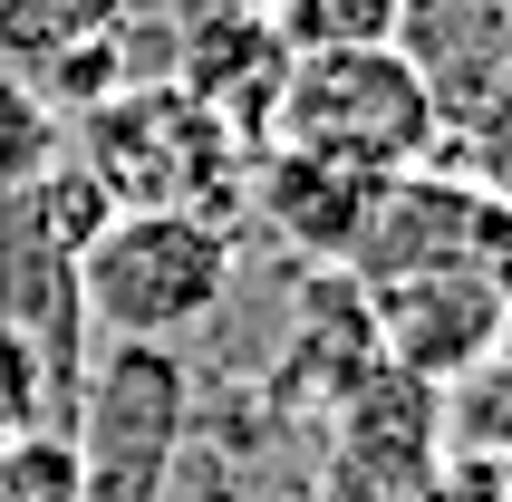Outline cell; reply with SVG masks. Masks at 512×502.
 <instances>
[{"instance_id":"1","label":"cell","mask_w":512,"mask_h":502,"mask_svg":"<svg viewBox=\"0 0 512 502\" xmlns=\"http://www.w3.org/2000/svg\"><path fill=\"white\" fill-rule=\"evenodd\" d=\"M78 174L116 213H203L232 223V194H252V145L174 78H136L107 107L78 116Z\"/></svg>"},{"instance_id":"2","label":"cell","mask_w":512,"mask_h":502,"mask_svg":"<svg viewBox=\"0 0 512 502\" xmlns=\"http://www.w3.org/2000/svg\"><path fill=\"white\" fill-rule=\"evenodd\" d=\"M445 136V107H435L426 68L406 49H319L290 58V87L271 107V145L310 155V165L368 174V184H397L416 174Z\"/></svg>"},{"instance_id":"3","label":"cell","mask_w":512,"mask_h":502,"mask_svg":"<svg viewBox=\"0 0 512 502\" xmlns=\"http://www.w3.org/2000/svg\"><path fill=\"white\" fill-rule=\"evenodd\" d=\"M232 300V232L203 213H107L78 251V319L126 348H174Z\"/></svg>"},{"instance_id":"4","label":"cell","mask_w":512,"mask_h":502,"mask_svg":"<svg viewBox=\"0 0 512 502\" xmlns=\"http://www.w3.org/2000/svg\"><path fill=\"white\" fill-rule=\"evenodd\" d=\"M174 445H184V358L107 338V358L78 377V435H68L78 502H165Z\"/></svg>"},{"instance_id":"5","label":"cell","mask_w":512,"mask_h":502,"mask_svg":"<svg viewBox=\"0 0 512 502\" xmlns=\"http://www.w3.org/2000/svg\"><path fill=\"white\" fill-rule=\"evenodd\" d=\"M368 338L377 367H397L416 387H464L474 367L512 338V290L484 261H435V271H397L368 290Z\"/></svg>"},{"instance_id":"6","label":"cell","mask_w":512,"mask_h":502,"mask_svg":"<svg viewBox=\"0 0 512 502\" xmlns=\"http://www.w3.org/2000/svg\"><path fill=\"white\" fill-rule=\"evenodd\" d=\"M165 78L194 97V107H213L242 145L271 136V107H281V87H290V49H281V29L261 20V10H203L184 39H174L165 58Z\"/></svg>"},{"instance_id":"7","label":"cell","mask_w":512,"mask_h":502,"mask_svg":"<svg viewBox=\"0 0 512 502\" xmlns=\"http://www.w3.org/2000/svg\"><path fill=\"white\" fill-rule=\"evenodd\" d=\"M377 194H387V184L339 174V165H310V155H290V145H271V155L252 165V203H261V213H271L300 251H319V261H358Z\"/></svg>"},{"instance_id":"8","label":"cell","mask_w":512,"mask_h":502,"mask_svg":"<svg viewBox=\"0 0 512 502\" xmlns=\"http://www.w3.org/2000/svg\"><path fill=\"white\" fill-rule=\"evenodd\" d=\"M261 20L281 29L290 58H319V49H397L406 0H271Z\"/></svg>"},{"instance_id":"9","label":"cell","mask_w":512,"mask_h":502,"mask_svg":"<svg viewBox=\"0 0 512 502\" xmlns=\"http://www.w3.org/2000/svg\"><path fill=\"white\" fill-rule=\"evenodd\" d=\"M116 10H126V0H0V68L39 78L49 58H68L78 39H97Z\"/></svg>"},{"instance_id":"10","label":"cell","mask_w":512,"mask_h":502,"mask_svg":"<svg viewBox=\"0 0 512 502\" xmlns=\"http://www.w3.org/2000/svg\"><path fill=\"white\" fill-rule=\"evenodd\" d=\"M435 145H455L464 184L512 213V78L484 87V97H464V107H445V136H435Z\"/></svg>"},{"instance_id":"11","label":"cell","mask_w":512,"mask_h":502,"mask_svg":"<svg viewBox=\"0 0 512 502\" xmlns=\"http://www.w3.org/2000/svg\"><path fill=\"white\" fill-rule=\"evenodd\" d=\"M58 155H68V116H49V97L20 68H0V194L39 184Z\"/></svg>"},{"instance_id":"12","label":"cell","mask_w":512,"mask_h":502,"mask_svg":"<svg viewBox=\"0 0 512 502\" xmlns=\"http://www.w3.org/2000/svg\"><path fill=\"white\" fill-rule=\"evenodd\" d=\"M0 502H78V464H68V435H10L0 445Z\"/></svg>"}]
</instances>
